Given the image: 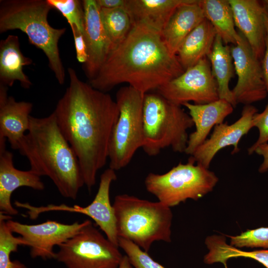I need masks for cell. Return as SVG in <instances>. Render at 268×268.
Returning <instances> with one entry per match:
<instances>
[{
	"mask_svg": "<svg viewBox=\"0 0 268 268\" xmlns=\"http://www.w3.org/2000/svg\"><path fill=\"white\" fill-rule=\"evenodd\" d=\"M205 19L199 0H189L175 9L161 33L172 54L176 55L186 37Z\"/></svg>",
	"mask_w": 268,
	"mask_h": 268,
	"instance_id": "obj_20",
	"label": "cell"
},
{
	"mask_svg": "<svg viewBox=\"0 0 268 268\" xmlns=\"http://www.w3.org/2000/svg\"><path fill=\"white\" fill-rule=\"evenodd\" d=\"M254 153L262 156L263 161L260 165L258 171L260 173H264L268 171V142L258 146L255 150Z\"/></svg>",
	"mask_w": 268,
	"mask_h": 268,
	"instance_id": "obj_34",
	"label": "cell"
},
{
	"mask_svg": "<svg viewBox=\"0 0 268 268\" xmlns=\"http://www.w3.org/2000/svg\"><path fill=\"white\" fill-rule=\"evenodd\" d=\"M191 157L167 172L149 173L144 180L146 190L169 207L188 199L197 201L211 192L218 182L215 174Z\"/></svg>",
	"mask_w": 268,
	"mask_h": 268,
	"instance_id": "obj_7",
	"label": "cell"
},
{
	"mask_svg": "<svg viewBox=\"0 0 268 268\" xmlns=\"http://www.w3.org/2000/svg\"><path fill=\"white\" fill-rule=\"evenodd\" d=\"M52 9L47 0H0V33L19 30L25 33L29 43L43 52L49 68L63 85L66 72L59 42L67 29L50 25L48 15Z\"/></svg>",
	"mask_w": 268,
	"mask_h": 268,
	"instance_id": "obj_4",
	"label": "cell"
},
{
	"mask_svg": "<svg viewBox=\"0 0 268 268\" xmlns=\"http://www.w3.org/2000/svg\"><path fill=\"white\" fill-rule=\"evenodd\" d=\"M85 15L83 36L88 58L83 70L88 81L93 79L113 49L103 27L96 0H82Z\"/></svg>",
	"mask_w": 268,
	"mask_h": 268,
	"instance_id": "obj_16",
	"label": "cell"
},
{
	"mask_svg": "<svg viewBox=\"0 0 268 268\" xmlns=\"http://www.w3.org/2000/svg\"><path fill=\"white\" fill-rule=\"evenodd\" d=\"M236 45L231 47L235 71L238 79L231 90L237 104L245 105L268 96L261 60L255 54L244 36L238 31Z\"/></svg>",
	"mask_w": 268,
	"mask_h": 268,
	"instance_id": "obj_11",
	"label": "cell"
},
{
	"mask_svg": "<svg viewBox=\"0 0 268 268\" xmlns=\"http://www.w3.org/2000/svg\"><path fill=\"white\" fill-rule=\"evenodd\" d=\"M100 8L112 9L124 8L126 0H96Z\"/></svg>",
	"mask_w": 268,
	"mask_h": 268,
	"instance_id": "obj_36",
	"label": "cell"
},
{
	"mask_svg": "<svg viewBox=\"0 0 268 268\" xmlns=\"http://www.w3.org/2000/svg\"><path fill=\"white\" fill-rule=\"evenodd\" d=\"M184 71L161 32L137 23L133 24L126 38L111 51L96 76L88 82L106 93L120 84L127 83L145 94Z\"/></svg>",
	"mask_w": 268,
	"mask_h": 268,
	"instance_id": "obj_2",
	"label": "cell"
},
{
	"mask_svg": "<svg viewBox=\"0 0 268 268\" xmlns=\"http://www.w3.org/2000/svg\"><path fill=\"white\" fill-rule=\"evenodd\" d=\"M216 34L212 25L205 18L186 37L176 54L185 70L207 57Z\"/></svg>",
	"mask_w": 268,
	"mask_h": 268,
	"instance_id": "obj_23",
	"label": "cell"
},
{
	"mask_svg": "<svg viewBox=\"0 0 268 268\" xmlns=\"http://www.w3.org/2000/svg\"><path fill=\"white\" fill-rule=\"evenodd\" d=\"M265 1L268 7V0H265ZM261 63L268 96V20L267 25V35L265 44V51L263 58L261 60Z\"/></svg>",
	"mask_w": 268,
	"mask_h": 268,
	"instance_id": "obj_35",
	"label": "cell"
},
{
	"mask_svg": "<svg viewBox=\"0 0 268 268\" xmlns=\"http://www.w3.org/2000/svg\"><path fill=\"white\" fill-rule=\"evenodd\" d=\"M258 111L251 105H245L237 121L231 125L226 122L215 125L210 137L201 144L190 157L197 164L209 169L212 160L222 148L233 146L231 154L238 153L240 150L239 141L254 127L253 118Z\"/></svg>",
	"mask_w": 268,
	"mask_h": 268,
	"instance_id": "obj_13",
	"label": "cell"
},
{
	"mask_svg": "<svg viewBox=\"0 0 268 268\" xmlns=\"http://www.w3.org/2000/svg\"><path fill=\"white\" fill-rule=\"evenodd\" d=\"M8 87L0 83V138H5L14 150L20 143L30 126L33 104L27 101H17L8 96Z\"/></svg>",
	"mask_w": 268,
	"mask_h": 268,
	"instance_id": "obj_18",
	"label": "cell"
},
{
	"mask_svg": "<svg viewBox=\"0 0 268 268\" xmlns=\"http://www.w3.org/2000/svg\"><path fill=\"white\" fill-rule=\"evenodd\" d=\"M113 207L118 238L133 242L146 252L155 241H171L170 207L128 194L116 196Z\"/></svg>",
	"mask_w": 268,
	"mask_h": 268,
	"instance_id": "obj_5",
	"label": "cell"
},
{
	"mask_svg": "<svg viewBox=\"0 0 268 268\" xmlns=\"http://www.w3.org/2000/svg\"><path fill=\"white\" fill-rule=\"evenodd\" d=\"M182 106L188 110L196 127L195 131L189 134L185 151L186 154L190 155L207 139L212 128L223 123L225 118L230 115L234 109L230 103L220 99L204 104L187 102Z\"/></svg>",
	"mask_w": 268,
	"mask_h": 268,
	"instance_id": "obj_19",
	"label": "cell"
},
{
	"mask_svg": "<svg viewBox=\"0 0 268 268\" xmlns=\"http://www.w3.org/2000/svg\"><path fill=\"white\" fill-rule=\"evenodd\" d=\"M59 248L55 259L67 268H118L123 257L119 247L105 237L88 219Z\"/></svg>",
	"mask_w": 268,
	"mask_h": 268,
	"instance_id": "obj_9",
	"label": "cell"
},
{
	"mask_svg": "<svg viewBox=\"0 0 268 268\" xmlns=\"http://www.w3.org/2000/svg\"><path fill=\"white\" fill-rule=\"evenodd\" d=\"M6 141L0 138V211L11 216L18 213L11 202L14 191L22 187L42 191L45 185L41 177L30 169L22 171L14 167L13 154L6 148Z\"/></svg>",
	"mask_w": 268,
	"mask_h": 268,
	"instance_id": "obj_17",
	"label": "cell"
},
{
	"mask_svg": "<svg viewBox=\"0 0 268 268\" xmlns=\"http://www.w3.org/2000/svg\"><path fill=\"white\" fill-rule=\"evenodd\" d=\"M75 48L76 57L78 62L85 64L88 58L86 44L83 35L76 27L71 28Z\"/></svg>",
	"mask_w": 268,
	"mask_h": 268,
	"instance_id": "obj_33",
	"label": "cell"
},
{
	"mask_svg": "<svg viewBox=\"0 0 268 268\" xmlns=\"http://www.w3.org/2000/svg\"><path fill=\"white\" fill-rule=\"evenodd\" d=\"M253 124L258 129L259 134L256 141L248 149L249 155L253 154L258 146L268 142V102L262 112L254 115Z\"/></svg>",
	"mask_w": 268,
	"mask_h": 268,
	"instance_id": "obj_32",
	"label": "cell"
},
{
	"mask_svg": "<svg viewBox=\"0 0 268 268\" xmlns=\"http://www.w3.org/2000/svg\"><path fill=\"white\" fill-rule=\"evenodd\" d=\"M230 244L237 248H261L268 249V227L248 229L236 236H227Z\"/></svg>",
	"mask_w": 268,
	"mask_h": 268,
	"instance_id": "obj_30",
	"label": "cell"
},
{
	"mask_svg": "<svg viewBox=\"0 0 268 268\" xmlns=\"http://www.w3.org/2000/svg\"><path fill=\"white\" fill-rule=\"evenodd\" d=\"M49 4L65 17L70 26L83 35L85 15L82 0H47Z\"/></svg>",
	"mask_w": 268,
	"mask_h": 268,
	"instance_id": "obj_29",
	"label": "cell"
},
{
	"mask_svg": "<svg viewBox=\"0 0 268 268\" xmlns=\"http://www.w3.org/2000/svg\"><path fill=\"white\" fill-rule=\"evenodd\" d=\"M118 268H133L126 255L123 256Z\"/></svg>",
	"mask_w": 268,
	"mask_h": 268,
	"instance_id": "obj_37",
	"label": "cell"
},
{
	"mask_svg": "<svg viewBox=\"0 0 268 268\" xmlns=\"http://www.w3.org/2000/svg\"><path fill=\"white\" fill-rule=\"evenodd\" d=\"M205 245L208 250L203 258L206 264L222 263L228 268L227 261L231 258H246L253 259L268 268V249L243 251L228 244L223 235H212L207 237Z\"/></svg>",
	"mask_w": 268,
	"mask_h": 268,
	"instance_id": "obj_25",
	"label": "cell"
},
{
	"mask_svg": "<svg viewBox=\"0 0 268 268\" xmlns=\"http://www.w3.org/2000/svg\"><path fill=\"white\" fill-rule=\"evenodd\" d=\"M199 4L205 18L212 25L223 43L236 45L239 33L235 29L229 0H199Z\"/></svg>",
	"mask_w": 268,
	"mask_h": 268,
	"instance_id": "obj_26",
	"label": "cell"
},
{
	"mask_svg": "<svg viewBox=\"0 0 268 268\" xmlns=\"http://www.w3.org/2000/svg\"><path fill=\"white\" fill-rule=\"evenodd\" d=\"M33 64L32 60L23 55L20 48L19 38L8 35L0 41V83L11 87L15 81L26 89L32 83L23 72V67Z\"/></svg>",
	"mask_w": 268,
	"mask_h": 268,
	"instance_id": "obj_21",
	"label": "cell"
},
{
	"mask_svg": "<svg viewBox=\"0 0 268 268\" xmlns=\"http://www.w3.org/2000/svg\"><path fill=\"white\" fill-rule=\"evenodd\" d=\"M189 0H126L124 9L132 24H145L160 31L175 9Z\"/></svg>",
	"mask_w": 268,
	"mask_h": 268,
	"instance_id": "obj_22",
	"label": "cell"
},
{
	"mask_svg": "<svg viewBox=\"0 0 268 268\" xmlns=\"http://www.w3.org/2000/svg\"><path fill=\"white\" fill-rule=\"evenodd\" d=\"M117 178L115 171L108 168L101 174L97 192L89 204L83 207L65 204L55 205L54 211L75 212L87 215L95 222L112 243L119 247L114 210L110 200V186Z\"/></svg>",
	"mask_w": 268,
	"mask_h": 268,
	"instance_id": "obj_14",
	"label": "cell"
},
{
	"mask_svg": "<svg viewBox=\"0 0 268 268\" xmlns=\"http://www.w3.org/2000/svg\"><path fill=\"white\" fill-rule=\"evenodd\" d=\"M235 25L261 60L265 51L268 7L264 0H229Z\"/></svg>",
	"mask_w": 268,
	"mask_h": 268,
	"instance_id": "obj_15",
	"label": "cell"
},
{
	"mask_svg": "<svg viewBox=\"0 0 268 268\" xmlns=\"http://www.w3.org/2000/svg\"><path fill=\"white\" fill-rule=\"evenodd\" d=\"M11 218L10 215L0 212V268H27L20 261L10 259L11 254L17 252L18 246L27 245L21 236H14L8 227L6 221Z\"/></svg>",
	"mask_w": 268,
	"mask_h": 268,
	"instance_id": "obj_28",
	"label": "cell"
},
{
	"mask_svg": "<svg viewBox=\"0 0 268 268\" xmlns=\"http://www.w3.org/2000/svg\"><path fill=\"white\" fill-rule=\"evenodd\" d=\"M144 94L128 85L117 92L119 116L108 147L109 167L114 171L126 167L144 141L143 104Z\"/></svg>",
	"mask_w": 268,
	"mask_h": 268,
	"instance_id": "obj_8",
	"label": "cell"
},
{
	"mask_svg": "<svg viewBox=\"0 0 268 268\" xmlns=\"http://www.w3.org/2000/svg\"><path fill=\"white\" fill-rule=\"evenodd\" d=\"M69 85L54 113L58 126L74 152L89 192L108 159L111 135L119 116L116 100L81 80L67 68Z\"/></svg>",
	"mask_w": 268,
	"mask_h": 268,
	"instance_id": "obj_1",
	"label": "cell"
},
{
	"mask_svg": "<svg viewBox=\"0 0 268 268\" xmlns=\"http://www.w3.org/2000/svg\"><path fill=\"white\" fill-rule=\"evenodd\" d=\"M86 223L64 224L54 220H48L37 224H25L8 219L6 223L13 232L18 234L30 248L32 258L44 260L55 259V246H59L74 235Z\"/></svg>",
	"mask_w": 268,
	"mask_h": 268,
	"instance_id": "obj_12",
	"label": "cell"
},
{
	"mask_svg": "<svg viewBox=\"0 0 268 268\" xmlns=\"http://www.w3.org/2000/svg\"><path fill=\"white\" fill-rule=\"evenodd\" d=\"M156 92L180 106L191 101L204 104L219 99L217 84L207 57L159 87Z\"/></svg>",
	"mask_w": 268,
	"mask_h": 268,
	"instance_id": "obj_10",
	"label": "cell"
},
{
	"mask_svg": "<svg viewBox=\"0 0 268 268\" xmlns=\"http://www.w3.org/2000/svg\"><path fill=\"white\" fill-rule=\"evenodd\" d=\"M100 15L113 49L120 44L130 32L133 26L131 17L124 8H100Z\"/></svg>",
	"mask_w": 268,
	"mask_h": 268,
	"instance_id": "obj_27",
	"label": "cell"
},
{
	"mask_svg": "<svg viewBox=\"0 0 268 268\" xmlns=\"http://www.w3.org/2000/svg\"><path fill=\"white\" fill-rule=\"evenodd\" d=\"M144 141L142 147L150 156L158 155L167 147L185 153L194 126L190 116L181 108L157 92L144 94L143 104Z\"/></svg>",
	"mask_w": 268,
	"mask_h": 268,
	"instance_id": "obj_6",
	"label": "cell"
},
{
	"mask_svg": "<svg viewBox=\"0 0 268 268\" xmlns=\"http://www.w3.org/2000/svg\"><path fill=\"white\" fill-rule=\"evenodd\" d=\"M118 243L119 247L126 253L133 268H166L133 242L118 238Z\"/></svg>",
	"mask_w": 268,
	"mask_h": 268,
	"instance_id": "obj_31",
	"label": "cell"
},
{
	"mask_svg": "<svg viewBox=\"0 0 268 268\" xmlns=\"http://www.w3.org/2000/svg\"><path fill=\"white\" fill-rule=\"evenodd\" d=\"M219 35L216 34L212 50L207 56L212 74L216 81L219 98L227 101L233 107L237 104L229 87L234 76V67L231 53V47L224 45Z\"/></svg>",
	"mask_w": 268,
	"mask_h": 268,
	"instance_id": "obj_24",
	"label": "cell"
},
{
	"mask_svg": "<svg viewBox=\"0 0 268 268\" xmlns=\"http://www.w3.org/2000/svg\"><path fill=\"white\" fill-rule=\"evenodd\" d=\"M18 151L30 170L48 177L64 197L75 200L84 183L77 158L61 131L54 112L42 118L31 116L28 131Z\"/></svg>",
	"mask_w": 268,
	"mask_h": 268,
	"instance_id": "obj_3",
	"label": "cell"
}]
</instances>
